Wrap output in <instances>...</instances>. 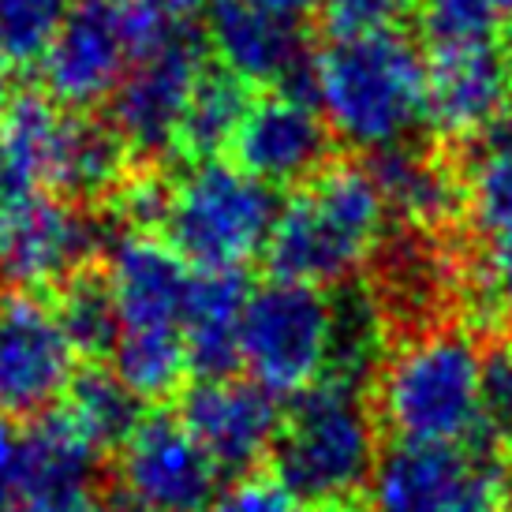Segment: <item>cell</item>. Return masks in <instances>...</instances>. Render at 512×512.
Here are the masks:
<instances>
[{
  "mask_svg": "<svg viewBox=\"0 0 512 512\" xmlns=\"http://www.w3.org/2000/svg\"><path fill=\"white\" fill-rule=\"evenodd\" d=\"M0 512H12V501H8V494L0 490Z\"/></svg>",
  "mask_w": 512,
  "mask_h": 512,
  "instance_id": "d590c367",
  "label": "cell"
},
{
  "mask_svg": "<svg viewBox=\"0 0 512 512\" xmlns=\"http://www.w3.org/2000/svg\"><path fill=\"white\" fill-rule=\"evenodd\" d=\"M75 344L57 307L38 292L0 296V415L34 423L57 408L75 378Z\"/></svg>",
  "mask_w": 512,
  "mask_h": 512,
  "instance_id": "ba28073f",
  "label": "cell"
},
{
  "mask_svg": "<svg viewBox=\"0 0 512 512\" xmlns=\"http://www.w3.org/2000/svg\"><path fill=\"white\" fill-rule=\"evenodd\" d=\"M105 243V221L60 195H34L0 214V285L12 292L60 288L90 270Z\"/></svg>",
  "mask_w": 512,
  "mask_h": 512,
  "instance_id": "9c48e42d",
  "label": "cell"
},
{
  "mask_svg": "<svg viewBox=\"0 0 512 512\" xmlns=\"http://www.w3.org/2000/svg\"><path fill=\"white\" fill-rule=\"evenodd\" d=\"M378 419L367 389L322 378L288 400L273 441V479L318 509L352 512L378 468Z\"/></svg>",
  "mask_w": 512,
  "mask_h": 512,
  "instance_id": "5b68a950",
  "label": "cell"
},
{
  "mask_svg": "<svg viewBox=\"0 0 512 512\" xmlns=\"http://www.w3.org/2000/svg\"><path fill=\"white\" fill-rule=\"evenodd\" d=\"M105 281L116 307L113 374L139 400L172 397L191 374L184 318L195 270L165 240L128 232L109 251Z\"/></svg>",
  "mask_w": 512,
  "mask_h": 512,
  "instance_id": "6da1fadb",
  "label": "cell"
},
{
  "mask_svg": "<svg viewBox=\"0 0 512 512\" xmlns=\"http://www.w3.org/2000/svg\"><path fill=\"white\" fill-rule=\"evenodd\" d=\"M509 12H512V0H509Z\"/></svg>",
  "mask_w": 512,
  "mask_h": 512,
  "instance_id": "74e56055",
  "label": "cell"
},
{
  "mask_svg": "<svg viewBox=\"0 0 512 512\" xmlns=\"http://www.w3.org/2000/svg\"><path fill=\"white\" fill-rule=\"evenodd\" d=\"M281 400L251 378H199L180 404V419L221 475H251L273 453L281 430Z\"/></svg>",
  "mask_w": 512,
  "mask_h": 512,
  "instance_id": "2e32d148",
  "label": "cell"
},
{
  "mask_svg": "<svg viewBox=\"0 0 512 512\" xmlns=\"http://www.w3.org/2000/svg\"><path fill=\"white\" fill-rule=\"evenodd\" d=\"M72 0H0V72L42 64L68 19Z\"/></svg>",
  "mask_w": 512,
  "mask_h": 512,
  "instance_id": "484cf974",
  "label": "cell"
},
{
  "mask_svg": "<svg viewBox=\"0 0 512 512\" xmlns=\"http://www.w3.org/2000/svg\"><path fill=\"white\" fill-rule=\"evenodd\" d=\"M240 4H255V8H266L273 15H285V19H299V15L314 12L318 0H240Z\"/></svg>",
  "mask_w": 512,
  "mask_h": 512,
  "instance_id": "1f68e13d",
  "label": "cell"
},
{
  "mask_svg": "<svg viewBox=\"0 0 512 512\" xmlns=\"http://www.w3.org/2000/svg\"><path fill=\"white\" fill-rule=\"evenodd\" d=\"M113 479L131 512H202L217 501L221 471L180 415L150 412L116 449Z\"/></svg>",
  "mask_w": 512,
  "mask_h": 512,
  "instance_id": "30bf717a",
  "label": "cell"
},
{
  "mask_svg": "<svg viewBox=\"0 0 512 512\" xmlns=\"http://www.w3.org/2000/svg\"><path fill=\"white\" fill-rule=\"evenodd\" d=\"M337 337V299L326 288L277 281L247 296L240 322V367L273 397H299L322 382Z\"/></svg>",
  "mask_w": 512,
  "mask_h": 512,
  "instance_id": "52a82bcc",
  "label": "cell"
},
{
  "mask_svg": "<svg viewBox=\"0 0 512 512\" xmlns=\"http://www.w3.org/2000/svg\"><path fill=\"white\" fill-rule=\"evenodd\" d=\"M135 64L128 0H72L53 49L42 60L45 98L86 113L109 101Z\"/></svg>",
  "mask_w": 512,
  "mask_h": 512,
  "instance_id": "4fadbf2b",
  "label": "cell"
},
{
  "mask_svg": "<svg viewBox=\"0 0 512 512\" xmlns=\"http://www.w3.org/2000/svg\"><path fill=\"white\" fill-rule=\"evenodd\" d=\"M501 60H505V72H509V83H512V23L501 30V45H498Z\"/></svg>",
  "mask_w": 512,
  "mask_h": 512,
  "instance_id": "836d02e7",
  "label": "cell"
},
{
  "mask_svg": "<svg viewBox=\"0 0 512 512\" xmlns=\"http://www.w3.org/2000/svg\"><path fill=\"white\" fill-rule=\"evenodd\" d=\"M206 64V45L191 27L139 57L120 79L109 98V120L143 165L176 154V131Z\"/></svg>",
  "mask_w": 512,
  "mask_h": 512,
  "instance_id": "7c38bea8",
  "label": "cell"
},
{
  "mask_svg": "<svg viewBox=\"0 0 512 512\" xmlns=\"http://www.w3.org/2000/svg\"><path fill=\"white\" fill-rule=\"evenodd\" d=\"M505 471L479 445H393L370 479L374 512H468L501 498Z\"/></svg>",
  "mask_w": 512,
  "mask_h": 512,
  "instance_id": "8fae6325",
  "label": "cell"
},
{
  "mask_svg": "<svg viewBox=\"0 0 512 512\" xmlns=\"http://www.w3.org/2000/svg\"><path fill=\"white\" fill-rule=\"evenodd\" d=\"M501 501H505V512H512V464L505 468V483H501Z\"/></svg>",
  "mask_w": 512,
  "mask_h": 512,
  "instance_id": "e575fe53",
  "label": "cell"
},
{
  "mask_svg": "<svg viewBox=\"0 0 512 512\" xmlns=\"http://www.w3.org/2000/svg\"><path fill=\"white\" fill-rule=\"evenodd\" d=\"M60 109L45 94H19L0 135V214L49 187V154L60 124Z\"/></svg>",
  "mask_w": 512,
  "mask_h": 512,
  "instance_id": "44dd1931",
  "label": "cell"
},
{
  "mask_svg": "<svg viewBox=\"0 0 512 512\" xmlns=\"http://www.w3.org/2000/svg\"><path fill=\"white\" fill-rule=\"evenodd\" d=\"M314 105L348 146L408 143L427 120V60L400 27L329 38L314 53Z\"/></svg>",
  "mask_w": 512,
  "mask_h": 512,
  "instance_id": "277c9868",
  "label": "cell"
},
{
  "mask_svg": "<svg viewBox=\"0 0 512 512\" xmlns=\"http://www.w3.org/2000/svg\"><path fill=\"white\" fill-rule=\"evenodd\" d=\"M131 157V146L109 116L64 109L49 154V191L83 206H105L128 180Z\"/></svg>",
  "mask_w": 512,
  "mask_h": 512,
  "instance_id": "d6986e66",
  "label": "cell"
},
{
  "mask_svg": "<svg viewBox=\"0 0 512 512\" xmlns=\"http://www.w3.org/2000/svg\"><path fill=\"white\" fill-rule=\"evenodd\" d=\"M247 296L251 288L243 270H195L184 318L191 374L228 378L240 367V322Z\"/></svg>",
  "mask_w": 512,
  "mask_h": 512,
  "instance_id": "ffe728a7",
  "label": "cell"
},
{
  "mask_svg": "<svg viewBox=\"0 0 512 512\" xmlns=\"http://www.w3.org/2000/svg\"><path fill=\"white\" fill-rule=\"evenodd\" d=\"M251 86L221 64H206L199 83L191 90L180 131H176V154L187 161H217L221 150L232 146L243 116L251 109Z\"/></svg>",
  "mask_w": 512,
  "mask_h": 512,
  "instance_id": "603a6c76",
  "label": "cell"
},
{
  "mask_svg": "<svg viewBox=\"0 0 512 512\" xmlns=\"http://www.w3.org/2000/svg\"><path fill=\"white\" fill-rule=\"evenodd\" d=\"M509 72L494 45L434 49L427 64V124L445 146H468L509 109Z\"/></svg>",
  "mask_w": 512,
  "mask_h": 512,
  "instance_id": "ac0fdd59",
  "label": "cell"
},
{
  "mask_svg": "<svg viewBox=\"0 0 512 512\" xmlns=\"http://www.w3.org/2000/svg\"><path fill=\"white\" fill-rule=\"evenodd\" d=\"M464 217L490 243L512 240V146H460Z\"/></svg>",
  "mask_w": 512,
  "mask_h": 512,
  "instance_id": "cb8c5ba5",
  "label": "cell"
},
{
  "mask_svg": "<svg viewBox=\"0 0 512 512\" xmlns=\"http://www.w3.org/2000/svg\"><path fill=\"white\" fill-rule=\"evenodd\" d=\"M12 90H8V79H4V72H0V135H4V128H8V116H12Z\"/></svg>",
  "mask_w": 512,
  "mask_h": 512,
  "instance_id": "d6a6232c",
  "label": "cell"
},
{
  "mask_svg": "<svg viewBox=\"0 0 512 512\" xmlns=\"http://www.w3.org/2000/svg\"><path fill=\"white\" fill-rule=\"evenodd\" d=\"M374 415L400 445H479L483 348L456 322H430L389 348Z\"/></svg>",
  "mask_w": 512,
  "mask_h": 512,
  "instance_id": "7a4b0ae2",
  "label": "cell"
},
{
  "mask_svg": "<svg viewBox=\"0 0 512 512\" xmlns=\"http://www.w3.org/2000/svg\"><path fill=\"white\" fill-rule=\"evenodd\" d=\"M367 169L400 228L449 236L464 217V169L453 146L408 139L374 150Z\"/></svg>",
  "mask_w": 512,
  "mask_h": 512,
  "instance_id": "e0dca14e",
  "label": "cell"
},
{
  "mask_svg": "<svg viewBox=\"0 0 512 512\" xmlns=\"http://www.w3.org/2000/svg\"><path fill=\"white\" fill-rule=\"evenodd\" d=\"M479 449L498 456L512 449V337H501L483 352V419Z\"/></svg>",
  "mask_w": 512,
  "mask_h": 512,
  "instance_id": "83f0119b",
  "label": "cell"
},
{
  "mask_svg": "<svg viewBox=\"0 0 512 512\" xmlns=\"http://www.w3.org/2000/svg\"><path fill=\"white\" fill-rule=\"evenodd\" d=\"M12 512H116L113 501L98 490L94 479H68V483L34 486L12 501Z\"/></svg>",
  "mask_w": 512,
  "mask_h": 512,
  "instance_id": "4dcf8cb0",
  "label": "cell"
},
{
  "mask_svg": "<svg viewBox=\"0 0 512 512\" xmlns=\"http://www.w3.org/2000/svg\"><path fill=\"white\" fill-rule=\"evenodd\" d=\"M210 512H333V509H318L311 501L296 498L273 475H243L228 490L217 494Z\"/></svg>",
  "mask_w": 512,
  "mask_h": 512,
  "instance_id": "f546056e",
  "label": "cell"
},
{
  "mask_svg": "<svg viewBox=\"0 0 512 512\" xmlns=\"http://www.w3.org/2000/svg\"><path fill=\"white\" fill-rule=\"evenodd\" d=\"M206 45L247 86H270L314 101V53L296 19L240 0H210Z\"/></svg>",
  "mask_w": 512,
  "mask_h": 512,
  "instance_id": "5bb4252c",
  "label": "cell"
},
{
  "mask_svg": "<svg viewBox=\"0 0 512 512\" xmlns=\"http://www.w3.org/2000/svg\"><path fill=\"white\" fill-rule=\"evenodd\" d=\"M385 221L389 210L367 165L333 161L285 199L262 258L277 281L344 288L374 262Z\"/></svg>",
  "mask_w": 512,
  "mask_h": 512,
  "instance_id": "3957f363",
  "label": "cell"
},
{
  "mask_svg": "<svg viewBox=\"0 0 512 512\" xmlns=\"http://www.w3.org/2000/svg\"><path fill=\"white\" fill-rule=\"evenodd\" d=\"M468 512H498L494 505H479V509H468Z\"/></svg>",
  "mask_w": 512,
  "mask_h": 512,
  "instance_id": "8d00e7d4",
  "label": "cell"
},
{
  "mask_svg": "<svg viewBox=\"0 0 512 512\" xmlns=\"http://www.w3.org/2000/svg\"><path fill=\"white\" fill-rule=\"evenodd\" d=\"M57 318L68 341L75 344L79 356H109L116 344V307H113V292H109V281L105 273H98L94 266L83 273H75L72 281H64L57 288Z\"/></svg>",
  "mask_w": 512,
  "mask_h": 512,
  "instance_id": "d4e9b609",
  "label": "cell"
},
{
  "mask_svg": "<svg viewBox=\"0 0 512 512\" xmlns=\"http://www.w3.org/2000/svg\"><path fill=\"white\" fill-rule=\"evenodd\" d=\"M509 0H415L419 34L434 49L486 45L505 23Z\"/></svg>",
  "mask_w": 512,
  "mask_h": 512,
  "instance_id": "4316f807",
  "label": "cell"
},
{
  "mask_svg": "<svg viewBox=\"0 0 512 512\" xmlns=\"http://www.w3.org/2000/svg\"><path fill=\"white\" fill-rule=\"evenodd\" d=\"M415 12V0H318L314 15L329 38H356L374 30H393L404 15Z\"/></svg>",
  "mask_w": 512,
  "mask_h": 512,
  "instance_id": "f1b7e54d",
  "label": "cell"
},
{
  "mask_svg": "<svg viewBox=\"0 0 512 512\" xmlns=\"http://www.w3.org/2000/svg\"><path fill=\"white\" fill-rule=\"evenodd\" d=\"M277 195L240 165L199 161L172 184L161 240L191 270H243L266 255L277 225Z\"/></svg>",
  "mask_w": 512,
  "mask_h": 512,
  "instance_id": "8992f818",
  "label": "cell"
},
{
  "mask_svg": "<svg viewBox=\"0 0 512 512\" xmlns=\"http://www.w3.org/2000/svg\"><path fill=\"white\" fill-rule=\"evenodd\" d=\"M57 412L68 419V427L94 449L98 456L116 453L128 434L143 419V400L131 393L128 385L116 378L109 367H86L75 370L72 385Z\"/></svg>",
  "mask_w": 512,
  "mask_h": 512,
  "instance_id": "7402d4cb",
  "label": "cell"
},
{
  "mask_svg": "<svg viewBox=\"0 0 512 512\" xmlns=\"http://www.w3.org/2000/svg\"><path fill=\"white\" fill-rule=\"evenodd\" d=\"M333 143L337 135L329 131L314 101L270 90L251 101L228 150L236 154L243 172H251L266 187H303L337 161Z\"/></svg>",
  "mask_w": 512,
  "mask_h": 512,
  "instance_id": "9a60e30c",
  "label": "cell"
}]
</instances>
